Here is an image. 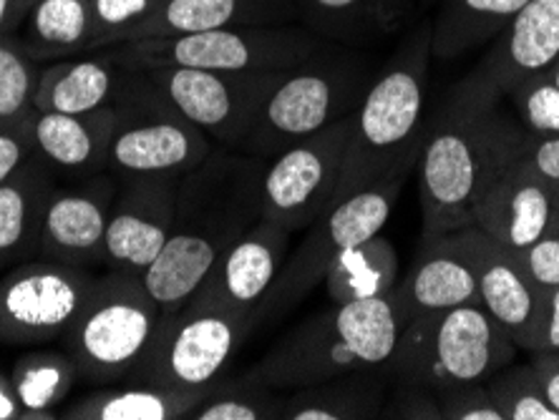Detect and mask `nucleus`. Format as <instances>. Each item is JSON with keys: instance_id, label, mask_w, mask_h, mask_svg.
I'll use <instances>...</instances> for the list:
<instances>
[{"instance_id": "1", "label": "nucleus", "mask_w": 559, "mask_h": 420, "mask_svg": "<svg viewBox=\"0 0 559 420\" xmlns=\"http://www.w3.org/2000/svg\"><path fill=\"white\" fill-rule=\"evenodd\" d=\"M265 159L212 154L179 177L177 209L162 252L139 279L162 312L182 308L237 237L262 217L260 181Z\"/></svg>"}, {"instance_id": "2", "label": "nucleus", "mask_w": 559, "mask_h": 420, "mask_svg": "<svg viewBox=\"0 0 559 420\" xmlns=\"http://www.w3.org/2000/svg\"><path fill=\"white\" fill-rule=\"evenodd\" d=\"M501 98L466 76L426 121L418 149L424 240L474 227L484 187L520 154L530 131L499 111Z\"/></svg>"}, {"instance_id": "3", "label": "nucleus", "mask_w": 559, "mask_h": 420, "mask_svg": "<svg viewBox=\"0 0 559 420\" xmlns=\"http://www.w3.org/2000/svg\"><path fill=\"white\" fill-rule=\"evenodd\" d=\"M431 31L433 21H424L368 86L356 109L338 187L325 212L378 181L408 175L416 167L426 131Z\"/></svg>"}, {"instance_id": "4", "label": "nucleus", "mask_w": 559, "mask_h": 420, "mask_svg": "<svg viewBox=\"0 0 559 420\" xmlns=\"http://www.w3.org/2000/svg\"><path fill=\"white\" fill-rule=\"evenodd\" d=\"M404 331L391 295L331 304L290 327L245 381L290 393L333 377L385 370Z\"/></svg>"}, {"instance_id": "5", "label": "nucleus", "mask_w": 559, "mask_h": 420, "mask_svg": "<svg viewBox=\"0 0 559 420\" xmlns=\"http://www.w3.org/2000/svg\"><path fill=\"white\" fill-rule=\"evenodd\" d=\"M514 352L512 337L481 304H462L408 320L385 375L436 395L454 385L487 383Z\"/></svg>"}, {"instance_id": "6", "label": "nucleus", "mask_w": 559, "mask_h": 420, "mask_svg": "<svg viewBox=\"0 0 559 420\" xmlns=\"http://www.w3.org/2000/svg\"><path fill=\"white\" fill-rule=\"evenodd\" d=\"M371 86L368 69L353 56L320 48L293 69L283 71L262 98L245 134L242 154L273 159L331 123L348 117Z\"/></svg>"}, {"instance_id": "7", "label": "nucleus", "mask_w": 559, "mask_h": 420, "mask_svg": "<svg viewBox=\"0 0 559 420\" xmlns=\"http://www.w3.org/2000/svg\"><path fill=\"white\" fill-rule=\"evenodd\" d=\"M162 310L139 275L111 269L96 277L84 308L63 335V350L79 375L96 383H127L159 327Z\"/></svg>"}, {"instance_id": "8", "label": "nucleus", "mask_w": 559, "mask_h": 420, "mask_svg": "<svg viewBox=\"0 0 559 420\" xmlns=\"http://www.w3.org/2000/svg\"><path fill=\"white\" fill-rule=\"evenodd\" d=\"M254 327V312H237L192 298L182 308L162 312L150 348L127 383L210 391Z\"/></svg>"}, {"instance_id": "9", "label": "nucleus", "mask_w": 559, "mask_h": 420, "mask_svg": "<svg viewBox=\"0 0 559 420\" xmlns=\"http://www.w3.org/2000/svg\"><path fill=\"white\" fill-rule=\"evenodd\" d=\"M325 46L328 40L306 26L287 23V26H237L131 40L106 51L127 69L185 65V69L204 71L270 73L293 69Z\"/></svg>"}, {"instance_id": "10", "label": "nucleus", "mask_w": 559, "mask_h": 420, "mask_svg": "<svg viewBox=\"0 0 559 420\" xmlns=\"http://www.w3.org/2000/svg\"><path fill=\"white\" fill-rule=\"evenodd\" d=\"M406 177L408 175H396L378 181L364 192L338 202L331 212L320 214L308 227L306 240L285 260L265 300L260 302L258 325L273 323L280 315L298 308L310 290L323 283L325 272L345 250L371 240L373 235H381L396 207Z\"/></svg>"}, {"instance_id": "11", "label": "nucleus", "mask_w": 559, "mask_h": 420, "mask_svg": "<svg viewBox=\"0 0 559 420\" xmlns=\"http://www.w3.org/2000/svg\"><path fill=\"white\" fill-rule=\"evenodd\" d=\"M127 71L106 169L119 179L187 175L212 154V139L179 117L150 86L142 71Z\"/></svg>"}, {"instance_id": "12", "label": "nucleus", "mask_w": 559, "mask_h": 420, "mask_svg": "<svg viewBox=\"0 0 559 420\" xmlns=\"http://www.w3.org/2000/svg\"><path fill=\"white\" fill-rule=\"evenodd\" d=\"M353 121L356 111L267 159L260 181L262 219L295 235L325 212L338 187Z\"/></svg>"}, {"instance_id": "13", "label": "nucleus", "mask_w": 559, "mask_h": 420, "mask_svg": "<svg viewBox=\"0 0 559 420\" xmlns=\"http://www.w3.org/2000/svg\"><path fill=\"white\" fill-rule=\"evenodd\" d=\"M142 71L150 86L207 139L227 149H240L254 111L283 71L229 73L185 69V65H152Z\"/></svg>"}, {"instance_id": "14", "label": "nucleus", "mask_w": 559, "mask_h": 420, "mask_svg": "<svg viewBox=\"0 0 559 420\" xmlns=\"http://www.w3.org/2000/svg\"><path fill=\"white\" fill-rule=\"evenodd\" d=\"M96 277L86 267L38 260L0 279V343L31 345L63 337Z\"/></svg>"}, {"instance_id": "15", "label": "nucleus", "mask_w": 559, "mask_h": 420, "mask_svg": "<svg viewBox=\"0 0 559 420\" xmlns=\"http://www.w3.org/2000/svg\"><path fill=\"white\" fill-rule=\"evenodd\" d=\"M179 177H121L106 225L104 262L142 275L171 232Z\"/></svg>"}, {"instance_id": "16", "label": "nucleus", "mask_w": 559, "mask_h": 420, "mask_svg": "<svg viewBox=\"0 0 559 420\" xmlns=\"http://www.w3.org/2000/svg\"><path fill=\"white\" fill-rule=\"evenodd\" d=\"M401 323L426 312H443L479 302V275L464 229L424 240L421 252L391 292Z\"/></svg>"}, {"instance_id": "17", "label": "nucleus", "mask_w": 559, "mask_h": 420, "mask_svg": "<svg viewBox=\"0 0 559 420\" xmlns=\"http://www.w3.org/2000/svg\"><path fill=\"white\" fill-rule=\"evenodd\" d=\"M559 217V187L507 164L474 204V225L509 252L537 242Z\"/></svg>"}, {"instance_id": "18", "label": "nucleus", "mask_w": 559, "mask_h": 420, "mask_svg": "<svg viewBox=\"0 0 559 420\" xmlns=\"http://www.w3.org/2000/svg\"><path fill=\"white\" fill-rule=\"evenodd\" d=\"M290 237V229L260 217L227 247L194 300L258 315L260 302L285 265Z\"/></svg>"}, {"instance_id": "19", "label": "nucleus", "mask_w": 559, "mask_h": 420, "mask_svg": "<svg viewBox=\"0 0 559 420\" xmlns=\"http://www.w3.org/2000/svg\"><path fill=\"white\" fill-rule=\"evenodd\" d=\"M472 244L476 275H479V302L491 320L512 337L516 348L537 350V333L545 312V290L524 275L514 252L504 250L479 227H466Z\"/></svg>"}, {"instance_id": "20", "label": "nucleus", "mask_w": 559, "mask_h": 420, "mask_svg": "<svg viewBox=\"0 0 559 420\" xmlns=\"http://www.w3.org/2000/svg\"><path fill=\"white\" fill-rule=\"evenodd\" d=\"M117 189V179L96 175L81 187L53 189L44 209L38 252L46 260L79 267L104 260L106 225Z\"/></svg>"}, {"instance_id": "21", "label": "nucleus", "mask_w": 559, "mask_h": 420, "mask_svg": "<svg viewBox=\"0 0 559 420\" xmlns=\"http://www.w3.org/2000/svg\"><path fill=\"white\" fill-rule=\"evenodd\" d=\"M491 40L468 76L501 98L559 59V0H530Z\"/></svg>"}, {"instance_id": "22", "label": "nucleus", "mask_w": 559, "mask_h": 420, "mask_svg": "<svg viewBox=\"0 0 559 420\" xmlns=\"http://www.w3.org/2000/svg\"><path fill=\"white\" fill-rule=\"evenodd\" d=\"M117 123V104L88 113L36 111L31 121L33 146L46 167L73 177H94L106 169Z\"/></svg>"}, {"instance_id": "23", "label": "nucleus", "mask_w": 559, "mask_h": 420, "mask_svg": "<svg viewBox=\"0 0 559 420\" xmlns=\"http://www.w3.org/2000/svg\"><path fill=\"white\" fill-rule=\"evenodd\" d=\"M293 21H298L295 0H162L124 44L237 26H287Z\"/></svg>"}, {"instance_id": "24", "label": "nucleus", "mask_w": 559, "mask_h": 420, "mask_svg": "<svg viewBox=\"0 0 559 420\" xmlns=\"http://www.w3.org/2000/svg\"><path fill=\"white\" fill-rule=\"evenodd\" d=\"M127 69L109 51L61 59L40 71L36 111L88 113L114 106L127 84Z\"/></svg>"}, {"instance_id": "25", "label": "nucleus", "mask_w": 559, "mask_h": 420, "mask_svg": "<svg viewBox=\"0 0 559 420\" xmlns=\"http://www.w3.org/2000/svg\"><path fill=\"white\" fill-rule=\"evenodd\" d=\"M51 192L53 181L38 154L0 184V267L38 252L44 209Z\"/></svg>"}, {"instance_id": "26", "label": "nucleus", "mask_w": 559, "mask_h": 420, "mask_svg": "<svg viewBox=\"0 0 559 420\" xmlns=\"http://www.w3.org/2000/svg\"><path fill=\"white\" fill-rule=\"evenodd\" d=\"M212 391V388H210ZM210 391H177L129 383L86 393L59 410L66 420H182Z\"/></svg>"}, {"instance_id": "27", "label": "nucleus", "mask_w": 559, "mask_h": 420, "mask_svg": "<svg viewBox=\"0 0 559 420\" xmlns=\"http://www.w3.org/2000/svg\"><path fill=\"white\" fill-rule=\"evenodd\" d=\"M385 370L353 373L285 393L280 420H368L381 418Z\"/></svg>"}, {"instance_id": "28", "label": "nucleus", "mask_w": 559, "mask_h": 420, "mask_svg": "<svg viewBox=\"0 0 559 420\" xmlns=\"http://www.w3.org/2000/svg\"><path fill=\"white\" fill-rule=\"evenodd\" d=\"M19 33L23 51L33 61H61L94 53L88 0H36Z\"/></svg>"}, {"instance_id": "29", "label": "nucleus", "mask_w": 559, "mask_h": 420, "mask_svg": "<svg viewBox=\"0 0 559 420\" xmlns=\"http://www.w3.org/2000/svg\"><path fill=\"white\" fill-rule=\"evenodd\" d=\"M298 21L323 40L366 44L389 36L408 13V0H295Z\"/></svg>"}, {"instance_id": "30", "label": "nucleus", "mask_w": 559, "mask_h": 420, "mask_svg": "<svg viewBox=\"0 0 559 420\" xmlns=\"http://www.w3.org/2000/svg\"><path fill=\"white\" fill-rule=\"evenodd\" d=\"M401 277L399 252L383 235L345 250L325 272L323 287L331 304L383 298Z\"/></svg>"}, {"instance_id": "31", "label": "nucleus", "mask_w": 559, "mask_h": 420, "mask_svg": "<svg viewBox=\"0 0 559 420\" xmlns=\"http://www.w3.org/2000/svg\"><path fill=\"white\" fill-rule=\"evenodd\" d=\"M527 3L530 0H443L433 19L431 53L451 61L487 44Z\"/></svg>"}, {"instance_id": "32", "label": "nucleus", "mask_w": 559, "mask_h": 420, "mask_svg": "<svg viewBox=\"0 0 559 420\" xmlns=\"http://www.w3.org/2000/svg\"><path fill=\"white\" fill-rule=\"evenodd\" d=\"M8 377L21 403L23 420H51L59 418L56 410L81 375L66 350H38L15 360Z\"/></svg>"}, {"instance_id": "33", "label": "nucleus", "mask_w": 559, "mask_h": 420, "mask_svg": "<svg viewBox=\"0 0 559 420\" xmlns=\"http://www.w3.org/2000/svg\"><path fill=\"white\" fill-rule=\"evenodd\" d=\"M285 406V393L265 385L237 381L215 383L212 391L189 410L192 420H280Z\"/></svg>"}, {"instance_id": "34", "label": "nucleus", "mask_w": 559, "mask_h": 420, "mask_svg": "<svg viewBox=\"0 0 559 420\" xmlns=\"http://www.w3.org/2000/svg\"><path fill=\"white\" fill-rule=\"evenodd\" d=\"M40 71L15 36H0V127H15L36 113Z\"/></svg>"}, {"instance_id": "35", "label": "nucleus", "mask_w": 559, "mask_h": 420, "mask_svg": "<svg viewBox=\"0 0 559 420\" xmlns=\"http://www.w3.org/2000/svg\"><path fill=\"white\" fill-rule=\"evenodd\" d=\"M487 388L504 413V420H559V413L542 393L539 377L532 365L509 362L489 377Z\"/></svg>"}, {"instance_id": "36", "label": "nucleus", "mask_w": 559, "mask_h": 420, "mask_svg": "<svg viewBox=\"0 0 559 420\" xmlns=\"http://www.w3.org/2000/svg\"><path fill=\"white\" fill-rule=\"evenodd\" d=\"M522 127L534 136H559V88L547 71L524 79L509 91Z\"/></svg>"}, {"instance_id": "37", "label": "nucleus", "mask_w": 559, "mask_h": 420, "mask_svg": "<svg viewBox=\"0 0 559 420\" xmlns=\"http://www.w3.org/2000/svg\"><path fill=\"white\" fill-rule=\"evenodd\" d=\"M162 0H88L94 26V51L121 46L139 23H144Z\"/></svg>"}, {"instance_id": "38", "label": "nucleus", "mask_w": 559, "mask_h": 420, "mask_svg": "<svg viewBox=\"0 0 559 420\" xmlns=\"http://www.w3.org/2000/svg\"><path fill=\"white\" fill-rule=\"evenodd\" d=\"M436 400L441 408V420H504L487 383L454 385L436 393Z\"/></svg>"}, {"instance_id": "39", "label": "nucleus", "mask_w": 559, "mask_h": 420, "mask_svg": "<svg viewBox=\"0 0 559 420\" xmlns=\"http://www.w3.org/2000/svg\"><path fill=\"white\" fill-rule=\"evenodd\" d=\"M516 262L524 275H527L539 290H552L559 287V217L537 242L514 252Z\"/></svg>"}, {"instance_id": "40", "label": "nucleus", "mask_w": 559, "mask_h": 420, "mask_svg": "<svg viewBox=\"0 0 559 420\" xmlns=\"http://www.w3.org/2000/svg\"><path fill=\"white\" fill-rule=\"evenodd\" d=\"M516 164H522L534 177L559 187V136L530 134L516 154Z\"/></svg>"}, {"instance_id": "41", "label": "nucleus", "mask_w": 559, "mask_h": 420, "mask_svg": "<svg viewBox=\"0 0 559 420\" xmlns=\"http://www.w3.org/2000/svg\"><path fill=\"white\" fill-rule=\"evenodd\" d=\"M31 121L33 117L15 127H0V184L11 179L36 154Z\"/></svg>"}, {"instance_id": "42", "label": "nucleus", "mask_w": 559, "mask_h": 420, "mask_svg": "<svg viewBox=\"0 0 559 420\" xmlns=\"http://www.w3.org/2000/svg\"><path fill=\"white\" fill-rule=\"evenodd\" d=\"M381 418H429L441 420V408L436 395L421 388H408L399 385V393L393 395L389 406L381 408Z\"/></svg>"}, {"instance_id": "43", "label": "nucleus", "mask_w": 559, "mask_h": 420, "mask_svg": "<svg viewBox=\"0 0 559 420\" xmlns=\"http://www.w3.org/2000/svg\"><path fill=\"white\" fill-rule=\"evenodd\" d=\"M530 365L539 377L542 393H545L547 403L559 413V350L532 352Z\"/></svg>"}, {"instance_id": "44", "label": "nucleus", "mask_w": 559, "mask_h": 420, "mask_svg": "<svg viewBox=\"0 0 559 420\" xmlns=\"http://www.w3.org/2000/svg\"><path fill=\"white\" fill-rule=\"evenodd\" d=\"M559 350V287L545 290V312L537 333V350Z\"/></svg>"}, {"instance_id": "45", "label": "nucleus", "mask_w": 559, "mask_h": 420, "mask_svg": "<svg viewBox=\"0 0 559 420\" xmlns=\"http://www.w3.org/2000/svg\"><path fill=\"white\" fill-rule=\"evenodd\" d=\"M36 0H0V36L19 33L23 19Z\"/></svg>"}, {"instance_id": "46", "label": "nucleus", "mask_w": 559, "mask_h": 420, "mask_svg": "<svg viewBox=\"0 0 559 420\" xmlns=\"http://www.w3.org/2000/svg\"><path fill=\"white\" fill-rule=\"evenodd\" d=\"M0 420H23V410L13 393L11 377L3 373H0Z\"/></svg>"}, {"instance_id": "47", "label": "nucleus", "mask_w": 559, "mask_h": 420, "mask_svg": "<svg viewBox=\"0 0 559 420\" xmlns=\"http://www.w3.org/2000/svg\"><path fill=\"white\" fill-rule=\"evenodd\" d=\"M547 73H549V79H552L555 81V86L559 88V59L552 63V65H549V69H547Z\"/></svg>"}, {"instance_id": "48", "label": "nucleus", "mask_w": 559, "mask_h": 420, "mask_svg": "<svg viewBox=\"0 0 559 420\" xmlns=\"http://www.w3.org/2000/svg\"><path fill=\"white\" fill-rule=\"evenodd\" d=\"M426 3H436V0H426Z\"/></svg>"}]
</instances>
